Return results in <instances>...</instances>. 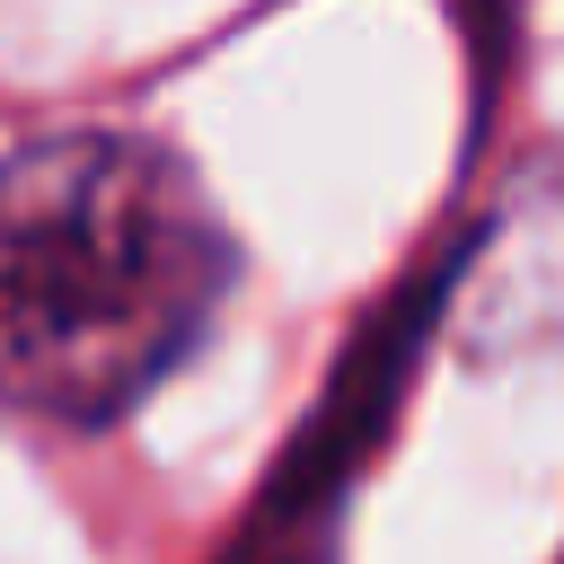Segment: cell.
<instances>
[{
	"mask_svg": "<svg viewBox=\"0 0 564 564\" xmlns=\"http://www.w3.org/2000/svg\"><path fill=\"white\" fill-rule=\"evenodd\" d=\"M238 238L141 132H44L0 159V397L44 423L132 414L220 317Z\"/></svg>",
	"mask_w": 564,
	"mask_h": 564,
	"instance_id": "cell-1",
	"label": "cell"
}]
</instances>
